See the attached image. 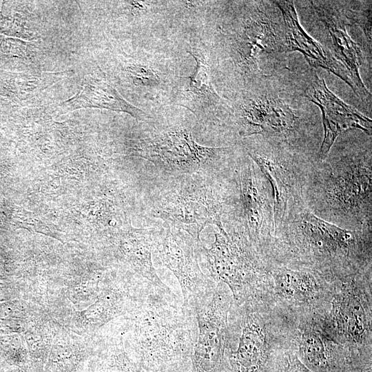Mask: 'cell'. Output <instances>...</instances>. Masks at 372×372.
I'll return each instance as SVG.
<instances>
[{"mask_svg":"<svg viewBox=\"0 0 372 372\" xmlns=\"http://www.w3.org/2000/svg\"><path fill=\"white\" fill-rule=\"evenodd\" d=\"M131 313L136 362L144 372L189 363L195 313L173 291L146 283Z\"/></svg>","mask_w":372,"mask_h":372,"instance_id":"6da1fadb","label":"cell"},{"mask_svg":"<svg viewBox=\"0 0 372 372\" xmlns=\"http://www.w3.org/2000/svg\"><path fill=\"white\" fill-rule=\"evenodd\" d=\"M314 169L311 173L320 185V196L329 211L339 219L371 225V152L344 156L327 167Z\"/></svg>","mask_w":372,"mask_h":372,"instance_id":"7a4b0ae2","label":"cell"},{"mask_svg":"<svg viewBox=\"0 0 372 372\" xmlns=\"http://www.w3.org/2000/svg\"><path fill=\"white\" fill-rule=\"evenodd\" d=\"M225 205L226 199L214 185L197 176H188L161 193L151 214L164 220L172 230L201 243L200 233L207 225H216L220 232L225 231L222 221Z\"/></svg>","mask_w":372,"mask_h":372,"instance_id":"3957f363","label":"cell"},{"mask_svg":"<svg viewBox=\"0 0 372 372\" xmlns=\"http://www.w3.org/2000/svg\"><path fill=\"white\" fill-rule=\"evenodd\" d=\"M229 149L201 145L189 130L178 127L139 140L131 147V155L143 158L171 174L189 175Z\"/></svg>","mask_w":372,"mask_h":372,"instance_id":"277c9868","label":"cell"},{"mask_svg":"<svg viewBox=\"0 0 372 372\" xmlns=\"http://www.w3.org/2000/svg\"><path fill=\"white\" fill-rule=\"evenodd\" d=\"M301 250L325 257L348 256L360 243V232L324 220L306 201L291 207L276 231Z\"/></svg>","mask_w":372,"mask_h":372,"instance_id":"5b68a950","label":"cell"},{"mask_svg":"<svg viewBox=\"0 0 372 372\" xmlns=\"http://www.w3.org/2000/svg\"><path fill=\"white\" fill-rule=\"evenodd\" d=\"M248 240L238 232L215 233L209 248L203 245L199 254L205 258L209 277L228 286L237 304L250 294L258 272Z\"/></svg>","mask_w":372,"mask_h":372,"instance_id":"8992f818","label":"cell"},{"mask_svg":"<svg viewBox=\"0 0 372 372\" xmlns=\"http://www.w3.org/2000/svg\"><path fill=\"white\" fill-rule=\"evenodd\" d=\"M202 245L189 236L165 225L156 245L161 262L179 282L183 304L193 311L195 305L216 286L200 267L198 256Z\"/></svg>","mask_w":372,"mask_h":372,"instance_id":"52a82bcc","label":"cell"},{"mask_svg":"<svg viewBox=\"0 0 372 372\" xmlns=\"http://www.w3.org/2000/svg\"><path fill=\"white\" fill-rule=\"evenodd\" d=\"M238 203L241 232L250 243L275 234L273 195L263 174L250 159L236 170Z\"/></svg>","mask_w":372,"mask_h":372,"instance_id":"ba28073f","label":"cell"},{"mask_svg":"<svg viewBox=\"0 0 372 372\" xmlns=\"http://www.w3.org/2000/svg\"><path fill=\"white\" fill-rule=\"evenodd\" d=\"M247 154L271 187L276 233L288 211L305 200L304 189L309 176L293 161L274 154L248 151Z\"/></svg>","mask_w":372,"mask_h":372,"instance_id":"9c48e42d","label":"cell"},{"mask_svg":"<svg viewBox=\"0 0 372 372\" xmlns=\"http://www.w3.org/2000/svg\"><path fill=\"white\" fill-rule=\"evenodd\" d=\"M305 96L322 111L324 138L318 153L321 162L327 159L332 145L342 132L349 129H359L367 134L371 132V120L333 94L324 79L316 76L306 90Z\"/></svg>","mask_w":372,"mask_h":372,"instance_id":"30bf717a","label":"cell"},{"mask_svg":"<svg viewBox=\"0 0 372 372\" xmlns=\"http://www.w3.org/2000/svg\"><path fill=\"white\" fill-rule=\"evenodd\" d=\"M240 118L243 136L271 134L287 138L294 130L298 117L281 99L262 96L243 105Z\"/></svg>","mask_w":372,"mask_h":372,"instance_id":"8fae6325","label":"cell"},{"mask_svg":"<svg viewBox=\"0 0 372 372\" xmlns=\"http://www.w3.org/2000/svg\"><path fill=\"white\" fill-rule=\"evenodd\" d=\"M282 12L285 28V51L301 52L309 63L320 67L337 75L345 81L355 92V87L343 65L327 52L323 47L311 38L302 28L291 1L276 2Z\"/></svg>","mask_w":372,"mask_h":372,"instance_id":"7c38bea8","label":"cell"},{"mask_svg":"<svg viewBox=\"0 0 372 372\" xmlns=\"http://www.w3.org/2000/svg\"><path fill=\"white\" fill-rule=\"evenodd\" d=\"M87 107L126 112L138 121L149 118L144 111L127 101L109 83L90 75L84 77L79 92L59 103L55 112L61 114Z\"/></svg>","mask_w":372,"mask_h":372,"instance_id":"4fadbf2b","label":"cell"},{"mask_svg":"<svg viewBox=\"0 0 372 372\" xmlns=\"http://www.w3.org/2000/svg\"><path fill=\"white\" fill-rule=\"evenodd\" d=\"M158 237L154 229H130L122 234L118 247L121 259L143 280L165 291H172L158 276L153 265L152 252Z\"/></svg>","mask_w":372,"mask_h":372,"instance_id":"5bb4252c","label":"cell"},{"mask_svg":"<svg viewBox=\"0 0 372 372\" xmlns=\"http://www.w3.org/2000/svg\"><path fill=\"white\" fill-rule=\"evenodd\" d=\"M268 352L265 335L256 317L244 318L237 348L227 356L229 372H267Z\"/></svg>","mask_w":372,"mask_h":372,"instance_id":"9a60e30c","label":"cell"},{"mask_svg":"<svg viewBox=\"0 0 372 372\" xmlns=\"http://www.w3.org/2000/svg\"><path fill=\"white\" fill-rule=\"evenodd\" d=\"M321 21L324 24L331 39L338 61L346 69L355 87V93L362 97L369 94L362 81L360 68L362 56L358 45L348 34L338 14L324 6H315Z\"/></svg>","mask_w":372,"mask_h":372,"instance_id":"2e32d148","label":"cell"},{"mask_svg":"<svg viewBox=\"0 0 372 372\" xmlns=\"http://www.w3.org/2000/svg\"><path fill=\"white\" fill-rule=\"evenodd\" d=\"M275 27L262 12L246 21L236 41V50L242 68L247 72H258L259 57L274 50L277 45Z\"/></svg>","mask_w":372,"mask_h":372,"instance_id":"e0dca14e","label":"cell"},{"mask_svg":"<svg viewBox=\"0 0 372 372\" xmlns=\"http://www.w3.org/2000/svg\"><path fill=\"white\" fill-rule=\"evenodd\" d=\"M336 329L346 339L360 343L367 330V319L359 298L350 292L341 293L333 302Z\"/></svg>","mask_w":372,"mask_h":372,"instance_id":"ac0fdd59","label":"cell"},{"mask_svg":"<svg viewBox=\"0 0 372 372\" xmlns=\"http://www.w3.org/2000/svg\"><path fill=\"white\" fill-rule=\"evenodd\" d=\"M196 61L193 74L186 79H189L187 94L194 100L207 105H214L220 100L215 91L211 81L210 68L207 53L199 48H191L187 51Z\"/></svg>","mask_w":372,"mask_h":372,"instance_id":"d6986e66","label":"cell"},{"mask_svg":"<svg viewBox=\"0 0 372 372\" xmlns=\"http://www.w3.org/2000/svg\"><path fill=\"white\" fill-rule=\"evenodd\" d=\"M274 276L278 291L285 298L307 301L313 298L317 292L316 280L307 271L281 269Z\"/></svg>","mask_w":372,"mask_h":372,"instance_id":"ffe728a7","label":"cell"},{"mask_svg":"<svg viewBox=\"0 0 372 372\" xmlns=\"http://www.w3.org/2000/svg\"><path fill=\"white\" fill-rule=\"evenodd\" d=\"M271 364H268L267 372H314L292 353L275 358Z\"/></svg>","mask_w":372,"mask_h":372,"instance_id":"44dd1931","label":"cell"},{"mask_svg":"<svg viewBox=\"0 0 372 372\" xmlns=\"http://www.w3.org/2000/svg\"><path fill=\"white\" fill-rule=\"evenodd\" d=\"M129 72L134 84L143 86L158 85L160 78L152 69L142 65H134L129 68Z\"/></svg>","mask_w":372,"mask_h":372,"instance_id":"7402d4cb","label":"cell"},{"mask_svg":"<svg viewBox=\"0 0 372 372\" xmlns=\"http://www.w3.org/2000/svg\"><path fill=\"white\" fill-rule=\"evenodd\" d=\"M147 372H192V365L189 363Z\"/></svg>","mask_w":372,"mask_h":372,"instance_id":"603a6c76","label":"cell"}]
</instances>
